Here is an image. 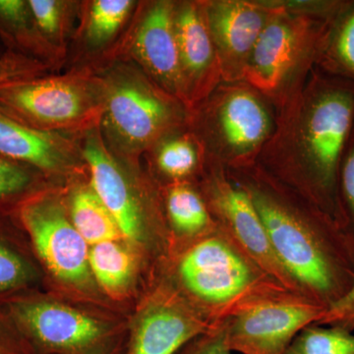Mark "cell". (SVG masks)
I'll list each match as a JSON object with an SVG mask.
<instances>
[{
    "label": "cell",
    "mask_w": 354,
    "mask_h": 354,
    "mask_svg": "<svg viewBox=\"0 0 354 354\" xmlns=\"http://www.w3.org/2000/svg\"><path fill=\"white\" fill-rule=\"evenodd\" d=\"M353 127L354 83L315 65L277 106L257 162L344 230L339 171Z\"/></svg>",
    "instance_id": "1"
},
{
    "label": "cell",
    "mask_w": 354,
    "mask_h": 354,
    "mask_svg": "<svg viewBox=\"0 0 354 354\" xmlns=\"http://www.w3.org/2000/svg\"><path fill=\"white\" fill-rule=\"evenodd\" d=\"M259 215L279 262L302 295L329 308L354 283V243L330 216L259 165L227 169Z\"/></svg>",
    "instance_id": "2"
},
{
    "label": "cell",
    "mask_w": 354,
    "mask_h": 354,
    "mask_svg": "<svg viewBox=\"0 0 354 354\" xmlns=\"http://www.w3.org/2000/svg\"><path fill=\"white\" fill-rule=\"evenodd\" d=\"M172 274L174 288L213 326L263 300L292 291L218 227L184 243L176 254Z\"/></svg>",
    "instance_id": "3"
},
{
    "label": "cell",
    "mask_w": 354,
    "mask_h": 354,
    "mask_svg": "<svg viewBox=\"0 0 354 354\" xmlns=\"http://www.w3.org/2000/svg\"><path fill=\"white\" fill-rule=\"evenodd\" d=\"M247 64L244 80L274 104L302 82L322 55L351 1H274Z\"/></svg>",
    "instance_id": "4"
},
{
    "label": "cell",
    "mask_w": 354,
    "mask_h": 354,
    "mask_svg": "<svg viewBox=\"0 0 354 354\" xmlns=\"http://www.w3.org/2000/svg\"><path fill=\"white\" fill-rule=\"evenodd\" d=\"M101 77L104 106L99 129L113 155L139 165L160 140L185 129L190 111L136 64L113 58L88 66Z\"/></svg>",
    "instance_id": "5"
},
{
    "label": "cell",
    "mask_w": 354,
    "mask_h": 354,
    "mask_svg": "<svg viewBox=\"0 0 354 354\" xmlns=\"http://www.w3.org/2000/svg\"><path fill=\"white\" fill-rule=\"evenodd\" d=\"M276 123V109L245 81L221 82L190 113L193 133L206 162L225 169L257 164Z\"/></svg>",
    "instance_id": "6"
},
{
    "label": "cell",
    "mask_w": 354,
    "mask_h": 354,
    "mask_svg": "<svg viewBox=\"0 0 354 354\" xmlns=\"http://www.w3.org/2000/svg\"><path fill=\"white\" fill-rule=\"evenodd\" d=\"M104 106L101 77L88 66L0 86V113L44 132L81 136L99 127Z\"/></svg>",
    "instance_id": "7"
},
{
    "label": "cell",
    "mask_w": 354,
    "mask_h": 354,
    "mask_svg": "<svg viewBox=\"0 0 354 354\" xmlns=\"http://www.w3.org/2000/svg\"><path fill=\"white\" fill-rule=\"evenodd\" d=\"M195 184L216 227L279 283L290 290L302 293L277 257L250 198L228 176L227 169L206 162Z\"/></svg>",
    "instance_id": "8"
},
{
    "label": "cell",
    "mask_w": 354,
    "mask_h": 354,
    "mask_svg": "<svg viewBox=\"0 0 354 354\" xmlns=\"http://www.w3.org/2000/svg\"><path fill=\"white\" fill-rule=\"evenodd\" d=\"M174 10L176 0L138 2L127 31L99 64L113 58L129 60L160 88L185 104Z\"/></svg>",
    "instance_id": "9"
},
{
    "label": "cell",
    "mask_w": 354,
    "mask_h": 354,
    "mask_svg": "<svg viewBox=\"0 0 354 354\" xmlns=\"http://www.w3.org/2000/svg\"><path fill=\"white\" fill-rule=\"evenodd\" d=\"M17 212L39 258L57 279L75 286L90 283L88 244L57 193L39 191L21 202Z\"/></svg>",
    "instance_id": "10"
},
{
    "label": "cell",
    "mask_w": 354,
    "mask_h": 354,
    "mask_svg": "<svg viewBox=\"0 0 354 354\" xmlns=\"http://www.w3.org/2000/svg\"><path fill=\"white\" fill-rule=\"evenodd\" d=\"M326 310L293 291L268 298L228 319V346L241 354H285L298 334L320 321Z\"/></svg>",
    "instance_id": "11"
},
{
    "label": "cell",
    "mask_w": 354,
    "mask_h": 354,
    "mask_svg": "<svg viewBox=\"0 0 354 354\" xmlns=\"http://www.w3.org/2000/svg\"><path fill=\"white\" fill-rule=\"evenodd\" d=\"M90 183L120 225L123 237L142 243L148 236L151 212L145 198L133 183L130 164L113 155L99 127L79 136Z\"/></svg>",
    "instance_id": "12"
},
{
    "label": "cell",
    "mask_w": 354,
    "mask_h": 354,
    "mask_svg": "<svg viewBox=\"0 0 354 354\" xmlns=\"http://www.w3.org/2000/svg\"><path fill=\"white\" fill-rule=\"evenodd\" d=\"M223 82H239L254 48L276 8L274 1L204 0Z\"/></svg>",
    "instance_id": "13"
},
{
    "label": "cell",
    "mask_w": 354,
    "mask_h": 354,
    "mask_svg": "<svg viewBox=\"0 0 354 354\" xmlns=\"http://www.w3.org/2000/svg\"><path fill=\"white\" fill-rule=\"evenodd\" d=\"M174 26L184 102L191 113L223 82L204 0L176 1Z\"/></svg>",
    "instance_id": "14"
},
{
    "label": "cell",
    "mask_w": 354,
    "mask_h": 354,
    "mask_svg": "<svg viewBox=\"0 0 354 354\" xmlns=\"http://www.w3.org/2000/svg\"><path fill=\"white\" fill-rule=\"evenodd\" d=\"M213 327L174 286H164L140 314L130 354H176Z\"/></svg>",
    "instance_id": "15"
},
{
    "label": "cell",
    "mask_w": 354,
    "mask_h": 354,
    "mask_svg": "<svg viewBox=\"0 0 354 354\" xmlns=\"http://www.w3.org/2000/svg\"><path fill=\"white\" fill-rule=\"evenodd\" d=\"M0 156L46 176L87 169L79 136L41 131L2 113Z\"/></svg>",
    "instance_id": "16"
},
{
    "label": "cell",
    "mask_w": 354,
    "mask_h": 354,
    "mask_svg": "<svg viewBox=\"0 0 354 354\" xmlns=\"http://www.w3.org/2000/svg\"><path fill=\"white\" fill-rule=\"evenodd\" d=\"M14 315L41 344L77 351L92 346L104 335L95 319L78 310L46 301H24L13 306Z\"/></svg>",
    "instance_id": "17"
},
{
    "label": "cell",
    "mask_w": 354,
    "mask_h": 354,
    "mask_svg": "<svg viewBox=\"0 0 354 354\" xmlns=\"http://www.w3.org/2000/svg\"><path fill=\"white\" fill-rule=\"evenodd\" d=\"M137 6L134 0L81 1L72 39L79 58L74 67L93 66L104 59L127 31Z\"/></svg>",
    "instance_id": "18"
},
{
    "label": "cell",
    "mask_w": 354,
    "mask_h": 354,
    "mask_svg": "<svg viewBox=\"0 0 354 354\" xmlns=\"http://www.w3.org/2000/svg\"><path fill=\"white\" fill-rule=\"evenodd\" d=\"M169 232L178 242H189L216 228L196 184L180 183L164 186L162 191Z\"/></svg>",
    "instance_id": "19"
},
{
    "label": "cell",
    "mask_w": 354,
    "mask_h": 354,
    "mask_svg": "<svg viewBox=\"0 0 354 354\" xmlns=\"http://www.w3.org/2000/svg\"><path fill=\"white\" fill-rule=\"evenodd\" d=\"M0 39L6 50L43 62L53 71L64 65L39 34L28 0H0Z\"/></svg>",
    "instance_id": "20"
},
{
    "label": "cell",
    "mask_w": 354,
    "mask_h": 354,
    "mask_svg": "<svg viewBox=\"0 0 354 354\" xmlns=\"http://www.w3.org/2000/svg\"><path fill=\"white\" fill-rule=\"evenodd\" d=\"M147 156L167 185L196 183L206 165L204 151L188 127L160 140Z\"/></svg>",
    "instance_id": "21"
},
{
    "label": "cell",
    "mask_w": 354,
    "mask_h": 354,
    "mask_svg": "<svg viewBox=\"0 0 354 354\" xmlns=\"http://www.w3.org/2000/svg\"><path fill=\"white\" fill-rule=\"evenodd\" d=\"M68 214L74 227L90 246L122 239L120 225L88 184H78L68 198Z\"/></svg>",
    "instance_id": "22"
},
{
    "label": "cell",
    "mask_w": 354,
    "mask_h": 354,
    "mask_svg": "<svg viewBox=\"0 0 354 354\" xmlns=\"http://www.w3.org/2000/svg\"><path fill=\"white\" fill-rule=\"evenodd\" d=\"M39 34L62 64L80 16L81 1L74 0H28Z\"/></svg>",
    "instance_id": "23"
},
{
    "label": "cell",
    "mask_w": 354,
    "mask_h": 354,
    "mask_svg": "<svg viewBox=\"0 0 354 354\" xmlns=\"http://www.w3.org/2000/svg\"><path fill=\"white\" fill-rule=\"evenodd\" d=\"M88 266L95 281L111 295H118L127 290L135 268L131 254L118 241L91 246Z\"/></svg>",
    "instance_id": "24"
},
{
    "label": "cell",
    "mask_w": 354,
    "mask_h": 354,
    "mask_svg": "<svg viewBox=\"0 0 354 354\" xmlns=\"http://www.w3.org/2000/svg\"><path fill=\"white\" fill-rule=\"evenodd\" d=\"M318 65L333 75L354 83V1L339 16Z\"/></svg>",
    "instance_id": "25"
},
{
    "label": "cell",
    "mask_w": 354,
    "mask_h": 354,
    "mask_svg": "<svg viewBox=\"0 0 354 354\" xmlns=\"http://www.w3.org/2000/svg\"><path fill=\"white\" fill-rule=\"evenodd\" d=\"M285 354H354V334L312 324L298 334Z\"/></svg>",
    "instance_id": "26"
},
{
    "label": "cell",
    "mask_w": 354,
    "mask_h": 354,
    "mask_svg": "<svg viewBox=\"0 0 354 354\" xmlns=\"http://www.w3.org/2000/svg\"><path fill=\"white\" fill-rule=\"evenodd\" d=\"M38 174H41L31 167L0 156V203L15 199L23 202L32 196Z\"/></svg>",
    "instance_id": "27"
},
{
    "label": "cell",
    "mask_w": 354,
    "mask_h": 354,
    "mask_svg": "<svg viewBox=\"0 0 354 354\" xmlns=\"http://www.w3.org/2000/svg\"><path fill=\"white\" fill-rule=\"evenodd\" d=\"M51 71L53 70L43 62L19 53L4 50L0 55V86L46 75Z\"/></svg>",
    "instance_id": "28"
},
{
    "label": "cell",
    "mask_w": 354,
    "mask_h": 354,
    "mask_svg": "<svg viewBox=\"0 0 354 354\" xmlns=\"http://www.w3.org/2000/svg\"><path fill=\"white\" fill-rule=\"evenodd\" d=\"M339 188L344 227L354 243V127L342 158Z\"/></svg>",
    "instance_id": "29"
},
{
    "label": "cell",
    "mask_w": 354,
    "mask_h": 354,
    "mask_svg": "<svg viewBox=\"0 0 354 354\" xmlns=\"http://www.w3.org/2000/svg\"><path fill=\"white\" fill-rule=\"evenodd\" d=\"M31 279V270L22 257L0 242V292L15 290Z\"/></svg>",
    "instance_id": "30"
},
{
    "label": "cell",
    "mask_w": 354,
    "mask_h": 354,
    "mask_svg": "<svg viewBox=\"0 0 354 354\" xmlns=\"http://www.w3.org/2000/svg\"><path fill=\"white\" fill-rule=\"evenodd\" d=\"M185 346V354H232L227 342V320L198 335Z\"/></svg>",
    "instance_id": "31"
},
{
    "label": "cell",
    "mask_w": 354,
    "mask_h": 354,
    "mask_svg": "<svg viewBox=\"0 0 354 354\" xmlns=\"http://www.w3.org/2000/svg\"><path fill=\"white\" fill-rule=\"evenodd\" d=\"M316 325L329 326L354 332V283L348 292L330 305Z\"/></svg>",
    "instance_id": "32"
},
{
    "label": "cell",
    "mask_w": 354,
    "mask_h": 354,
    "mask_svg": "<svg viewBox=\"0 0 354 354\" xmlns=\"http://www.w3.org/2000/svg\"><path fill=\"white\" fill-rule=\"evenodd\" d=\"M0 354H6V353H4L3 351H2L1 348H0Z\"/></svg>",
    "instance_id": "33"
},
{
    "label": "cell",
    "mask_w": 354,
    "mask_h": 354,
    "mask_svg": "<svg viewBox=\"0 0 354 354\" xmlns=\"http://www.w3.org/2000/svg\"><path fill=\"white\" fill-rule=\"evenodd\" d=\"M3 53V51H0V55H2Z\"/></svg>",
    "instance_id": "34"
}]
</instances>
